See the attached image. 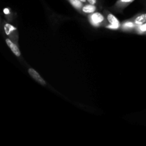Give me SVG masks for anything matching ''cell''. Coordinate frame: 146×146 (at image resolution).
Here are the masks:
<instances>
[{"label":"cell","instance_id":"cell-9","mask_svg":"<svg viewBox=\"0 0 146 146\" xmlns=\"http://www.w3.org/2000/svg\"><path fill=\"white\" fill-rule=\"evenodd\" d=\"M133 1H135V0H118L117 4H119V5H128V4L132 3Z\"/></svg>","mask_w":146,"mask_h":146},{"label":"cell","instance_id":"cell-7","mask_svg":"<svg viewBox=\"0 0 146 146\" xmlns=\"http://www.w3.org/2000/svg\"><path fill=\"white\" fill-rule=\"evenodd\" d=\"M68 1H69L70 4L76 9H82V7H84L83 6L84 3L80 0H68Z\"/></svg>","mask_w":146,"mask_h":146},{"label":"cell","instance_id":"cell-6","mask_svg":"<svg viewBox=\"0 0 146 146\" xmlns=\"http://www.w3.org/2000/svg\"><path fill=\"white\" fill-rule=\"evenodd\" d=\"M146 23V14H143L138 16L135 19V24L137 25H142Z\"/></svg>","mask_w":146,"mask_h":146},{"label":"cell","instance_id":"cell-13","mask_svg":"<svg viewBox=\"0 0 146 146\" xmlns=\"http://www.w3.org/2000/svg\"><path fill=\"white\" fill-rule=\"evenodd\" d=\"M4 12L5 13V14H9V10L7 9H4Z\"/></svg>","mask_w":146,"mask_h":146},{"label":"cell","instance_id":"cell-11","mask_svg":"<svg viewBox=\"0 0 146 146\" xmlns=\"http://www.w3.org/2000/svg\"><path fill=\"white\" fill-rule=\"evenodd\" d=\"M139 29H140V31H142V32H143V31H146V23L142 24V25H140Z\"/></svg>","mask_w":146,"mask_h":146},{"label":"cell","instance_id":"cell-4","mask_svg":"<svg viewBox=\"0 0 146 146\" xmlns=\"http://www.w3.org/2000/svg\"><path fill=\"white\" fill-rule=\"evenodd\" d=\"M6 43H7V46L9 47V48L11 49V51H12L13 54H14L17 56H21V52H20L18 46L16 45L15 44L11 41V40H10L9 38H6Z\"/></svg>","mask_w":146,"mask_h":146},{"label":"cell","instance_id":"cell-3","mask_svg":"<svg viewBox=\"0 0 146 146\" xmlns=\"http://www.w3.org/2000/svg\"><path fill=\"white\" fill-rule=\"evenodd\" d=\"M104 21V15L99 12H94L93 13L91 17V22L94 25L98 26L101 24V22Z\"/></svg>","mask_w":146,"mask_h":146},{"label":"cell","instance_id":"cell-5","mask_svg":"<svg viewBox=\"0 0 146 146\" xmlns=\"http://www.w3.org/2000/svg\"><path fill=\"white\" fill-rule=\"evenodd\" d=\"M82 11L86 14H93L96 11V7L94 4H86L82 7Z\"/></svg>","mask_w":146,"mask_h":146},{"label":"cell","instance_id":"cell-14","mask_svg":"<svg viewBox=\"0 0 146 146\" xmlns=\"http://www.w3.org/2000/svg\"><path fill=\"white\" fill-rule=\"evenodd\" d=\"M80 1H82L83 3H86L87 1V0H80Z\"/></svg>","mask_w":146,"mask_h":146},{"label":"cell","instance_id":"cell-1","mask_svg":"<svg viewBox=\"0 0 146 146\" xmlns=\"http://www.w3.org/2000/svg\"><path fill=\"white\" fill-rule=\"evenodd\" d=\"M28 72H29V75L31 76L32 77V78H34L36 82H38V84H40L42 86L46 85V81L43 79L42 77L39 75V74H38L36 70H34V68H29Z\"/></svg>","mask_w":146,"mask_h":146},{"label":"cell","instance_id":"cell-12","mask_svg":"<svg viewBox=\"0 0 146 146\" xmlns=\"http://www.w3.org/2000/svg\"><path fill=\"white\" fill-rule=\"evenodd\" d=\"M87 1H88L89 4H94V5H95V4H96V2H97V0H87Z\"/></svg>","mask_w":146,"mask_h":146},{"label":"cell","instance_id":"cell-2","mask_svg":"<svg viewBox=\"0 0 146 146\" xmlns=\"http://www.w3.org/2000/svg\"><path fill=\"white\" fill-rule=\"evenodd\" d=\"M107 19H108V22L110 23V25H108V27H107L108 28L114 29H116L119 28V21H118V19L115 17V16L113 15L112 14H109L108 15V17H107Z\"/></svg>","mask_w":146,"mask_h":146},{"label":"cell","instance_id":"cell-8","mask_svg":"<svg viewBox=\"0 0 146 146\" xmlns=\"http://www.w3.org/2000/svg\"><path fill=\"white\" fill-rule=\"evenodd\" d=\"M4 30H5V32L7 34H9L10 32L13 31V30H16V29L13 27L12 25H10V24H7L4 26Z\"/></svg>","mask_w":146,"mask_h":146},{"label":"cell","instance_id":"cell-10","mask_svg":"<svg viewBox=\"0 0 146 146\" xmlns=\"http://www.w3.org/2000/svg\"><path fill=\"white\" fill-rule=\"evenodd\" d=\"M123 27H127V28H132L134 27V24L132 22H126L125 24H123Z\"/></svg>","mask_w":146,"mask_h":146}]
</instances>
